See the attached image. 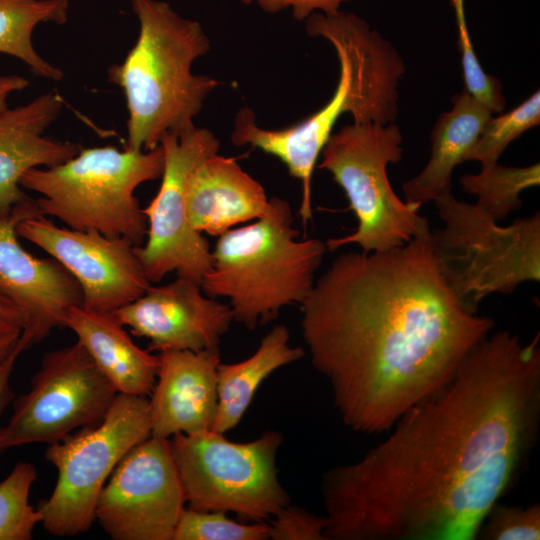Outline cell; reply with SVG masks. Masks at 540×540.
I'll use <instances>...</instances> for the list:
<instances>
[{
    "label": "cell",
    "instance_id": "7a4b0ae2",
    "mask_svg": "<svg viewBox=\"0 0 540 540\" xmlns=\"http://www.w3.org/2000/svg\"><path fill=\"white\" fill-rule=\"evenodd\" d=\"M301 306L310 361L351 430L387 432L444 387L494 321L468 310L437 267L430 231L339 255Z\"/></svg>",
    "mask_w": 540,
    "mask_h": 540
},
{
    "label": "cell",
    "instance_id": "ac0fdd59",
    "mask_svg": "<svg viewBox=\"0 0 540 540\" xmlns=\"http://www.w3.org/2000/svg\"><path fill=\"white\" fill-rule=\"evenodd\" d=\"M63 105L61 95L51 90L0 112V216L30 198L20 185L28 170L61 164L80 151L77 143L45 136Z\"/></svg>",
    "mask_w": 540,
    "mask_h": 540
},
{
    "label": "cell",
    "instance_id": "f1b7e54d",
    "mask_svg": "<svg viewBox=\"0 0 540 540\" xmlns=\"http://www.w3.org/2000/svg\"><path fill=\"white\" fill-rule=\"evenodd\" d=\"M486 540L540 538V505L507 506L497 503L485 517L478 537Z\"/></svg>",
    "mask_w": 540,
    "mask_h": 540
},
{
    "label": "cell",
    "instance_id": "d6986e66",
    "mask_svg": "<svg viewBox=\"0 0 540 540\" xmlns=\"http://www.w3.org/2000/svg\"><path fill=\"white\" fill-rule=\"evenodd\" d=\"M185 205L193 230L219 236L238 224L265 216L271 200L235 158L216 153L191 172Z\"/></svg>",
    "mask_w": 540,
    "mask_h": 540
},
{
    "label": "cell",
    "instance_id": "603a6c76",
    "mask_svg": "<svg viewBox=\"0 0 540 540\" xmlns=\"http://www.w3.org/2000/svg\"><path fill=\"white\" fill-rule=\"evenodd\" d=\"M69 5V0H0V53L21 60L36 76L61 80L64 73L38 54L32 35L41 23H66Z\"/></svg>",
    "mask_w": 540,
    "mask_h": 540
},
{
    "label": "cell",
    "instance_id": "5b68a950",
    "mask_svg": "<svg viewBox=\"0 0 540 540\" xmlns=\"http://www.w3.org/2000/svg\"><path fill=\"white\" fill-rule=\"evenodd\" d=\"M269 212L218 236L203 292L229 300L234 320L253 330L311 292L327 251L317 238L299 239L289 203L272 197Z\"/></svg>",
    "mask_w": 540,
    "mask_h": 540
},
{
    "label": "cell",
    "instance_id": "1f68e13d",
    "mask_svg": "<svg viewBox=\"0 0 540 540\" xmlns=\"http://www.w3.org/2000/svg\"><path fill=\"white\" fill-rule=\"evenodd\" d=\"M20 339V338H19ZM24 351L20 341L0 365V417L6 407L14 400L10 380L18 356Z\"/></svg>",
    "mask_w": 540,
    "mask_h": 540
},
{
    "label": "cell",
    "instance_id": "8fae6325",
    "mask_svg": "<svg viewBox=\"0 0 540 540\" xmlns=\"http://www.w3.org/2000/svg\"><path fill=\"white\" fill-rule=\"evenodd\" d=\"M117 393L78 340L47 352L30 390L14 399L13 413L0 428V452L31 443H56L98 424Z\"/></svg>",
    "mask_w": 540,
    "mask_h": 540
},
{
    "label": "cell",
    "instance_id": "484cf974",
    "mask_svg": "<svg viewBox=\"0 0 540 540\" xmlns=\"http://www.w3.org/2000/svg\"><path fill=\"white\" fill-rule=\"evenodd\" d=\"M539 122L540 93L536 91L513 110L491 117L467 152L465 161H478L481 168L498 163L507 146Z\"/></svg>",
    "mask_w": 540,
    "mask_h": 540
},
{
    "label": "cell",
    "instance_id": "d6a6232c",
    "mask_svg": "<svg viewBox=\"0 0 540 540\" xmlns=\"http://www.w3.org/2000/svg\"><path fill=\"white\" fill-rule=\"evenodd\" d=\"M22 329L23 318L19 309L0 293V335L21 333Z\"/></svg>",
    "mask_w": 540,
    "mask_h": 540
},
{
    "label": "cell",
    "instance_id": "6da1fadb",
    "mask_svg": "<svg viewBox=\"0 0 540 540\" xmlns=\"http://www.w3.org/2000/svg\"><path fill=\"white\" fill-rule=\"evenodd\" d=\"M540 336L487 335L358 460L324 473L326 540H473L540 420Z\"/></svg>",
    "mask_w": 540,
    "mask_h": 540
},
{
    "label": "cell",
    "instance_id": "9a60e30c",
    "mask_svg": "<svg viewBox=\"0 0 540 540\" xmlns=\"http://www.w3.org/2000/svg\"><path fill=\"white\" fill-rule=\"evenodd\" d=\"M42 215L35 199L16 205L0 216V293L20 311L24 351L45 339L55 328H65L69 311L82 306V291L75 278L55 259L38 258L19 242L17 224Z\"/></svg>",
    "mask_w": 540,
    "mask_h": 540
},
{
    "label": "cell",
    "instance_id": "4316f807",
    "mask_svg": "<svg viewBox=\"0 0 540 540\" xmlns=\"http://www.w3.org/2000/svg\"><path fill=\"white\" fill-rule=\"evenodd\" d=\"M269 526L265 522L239 523L219 511H198L184 508L172 540H267Z\"/></svg>",
    "mask_w": 540,
    "mask_h": 540
},
{
    "label": "cell",
    "instance_id": "7402d4cb",
    "mask_svg": "<svg viewBox=\"0 0 540 540\" xmlns=\"http://www.w3.org/2000/svg\"><path fill=\"white\" fill-rule=\"evenodd\" d=\"M289 342V329L278 324L261 339L250 357L237 363H219L218 402L212 431L225 434L236 427L261 383L277 369L305 356L301 347H292Z\"/></svg>",
    "mask_w": 540,
    "mask_h": 540
},
{
    "label": "cell",
    "instance_id": "9c48e42d",
    "mask_svg": "<svg viewBox=\"0 0 540 540\" xmlns=\"http://www.w3.org/2000/svg\"><path fill=\"white\" fill-rule=\"evenodd\" d=\"M282 441L276 430L242 443L212 430L174 434L171 451L189 508L271 519L290 503L276 468Z\"/></svg>",
    "mask_w": 540,
    "mask_h": 540
},
{
    "label": "cell",
    "instance_id": "8992f818",
    "mask_svg": "<svg viewBox=\"0 0 540 540\" xmlns=\"http://www.w3.org/2000/svg\"><path fill=\"white\" fill-rule=\"evenodd\" d=\"M163 149L119 150L114 146L81 148L77 155L51 167L28 170L22 188L40 195L35 199L42 215L75 230H96L142 245L147 220L135 190L161 178Z\"/></svg>",
    "mask_w": 540,
    "mask_h": 540
},
{
    "label": "cell",
    "instance_id": "5bb4252c",
    "mask_svg": "<svg viewBox=\"0 0 540 540\" xmlns=\"http://www.w3.org/2000/svg\"><path fill=\"white\" fill-rule=\"evenodd\" d=\"M16 232L75 278L82 291V307L87 310L114 312L139 298L151 285L136 246L126 238L60 227L45 215L23 219Z\"/></svg>",
    "mask_w": 540,
    "mask_h": 540
},
{
    "label": "cell",
    "instance_id": "30bf717a",
    "mask_svg": "<svg viewBox=\"0 0 540 540\" xmlns=\"http://www.w3.org/2000/svg\"><path fill=\"white\" fill-rule=\"evenodd\" d=\"M151 437L149 399L117 393L104 418L49 444L45 458L57 469L51 495L41 500L43 528L71 537L88 531L99 494L120 460Z\"/></svg>",
    "mask_w": 540,
    "mask_h": 540
},
{
    "label": "cell",
    "instance_id": "2e32d148",
    "mask_svg": "<svg viewBox=\"0 0 540 540\" xmlns=\"http://www.w3.org/2000/svg\"><path fill=\"white\" fill-rule=\"evenodd\" d=\"M130 332L149 340V351H202L218 348L234 320L228 304L206 295L200 283L177 276L152 286L113 312Z\"/></svg>",
    "mask_w": 540,
    "mask_h": 540
},
{
    "label": "cell",
    "instance_id": "7c38bea8",
    "mask_svg": "<svg viewBox=\"0 0 540 540\" xmlns=\"http://www.w3.org/2000/svg\"><path fill=\"white\" fill-rule=\"evenodd\" d=\"M160 146L164 154L161 184L143 208L147 241L136 246L135 252L150 283L176 272L201 285L212 266V250L203 234L188 222L185 189L191 172L219 152L220 142L209 129L195 126L180 134H165Z\"/></svg>",
    "mask_w": 540,
    "mask_h": 540
},
{
    "label": "cell",
    "instance_id": "4fadbf2b",
    "mask_svg": "<svg viewBox=\"0 0 540 540\" xmlns=\"http://www.w3.org/2000/svg\"><path fill=\"white\" fill-rule=\"evenodd\" d=\"M185 503L170 439L151 436L117 464L95 519L113 540H172Z\"/></svg>",
    "mask_w": 540,
    "mask_h": 540
},
{
    "label": "cell",
    "instance_id": "4dcf8cb0",
    "mask_svg": "<svg viewBox=\"0 0 540 540\" xmlns=\"http://www.w3.org/2000/svg\"><path fill=\"white\" fill-rule=\"evenodd\" d=\"M245 5L255 3L267 13L291 9L292 17L297 21H306L313 13L333 15L340 11V6L350 0H240Z\"/></svg>",
    "mask_w": 540,
    "mask_h": 540
},
{
    "label": "cell",
    "instance_id": "ba28073f",
    "mask_svg": "<svg viewBox=\"0 0 540 540\" xmlns=\"http://www.w3.org/2000/svg\"><path fill=\"white\" fill-rule=\"evenodd\" d=\"M401 144L395 123H353L330 135L318 168L343 189L358 224L351 234L327 240V250L357 244L364 252L386 251L430 231L421 206L401 200L390 184L387 167L401 160Z\"/></svg>",
    "mask_w": 540,
    "mask_h": 540
},
{
    "label": "cell",
    "instance_id": "3957f363",
    "mask_svg": "<svg viewBox=\"0 0 540 540\" xmlns=\"http://www.w3.org/2000/svg\"><path fill=\"white\" fill-rule=\"evenodd\" d=\"M306 32L322 37L334 47L340 75L331 99L317 112L293 126L272 130L258 125L254 112L235 120L231 140L278 158L302 185L300 206L311 207L314 168L334 125L344 113L353 123H394L398 116V85L405 73L395 47L376 29L354 13L319 12L306 19Z\"/></svg>",
    "mask_w": 540,
    "mask_h": 540
},
{
    "label": "cell",
    "instance_id": "83f0119b",
    "mask_svg": "<svg viewBox=\"0 0 540 540\" xmlns=\"http://www.w3.org/2000/svg\"><path fill=\"white\" fill-rule=\"evenodd\" d=\"M455 9L459 34V49L462 56L463 78L466 91L492 113H500L505 108L500 81L487 74L477 59L470 39L464 12V0H451Z\"/></svg>",
    "mask_w": 540,
    "mask_h": 540
},
{
    "label": "cell",
    "instance_id": "44dd1931",
    "mask_svg": "<svg viewBox=\"0 0 540 540\" xmlns=\"http://www.w3.org/2000/svg\"><path fill=\"white\" fill-rule=\"evenodd\" d=\"M431 131V153L422 171L403 184L405 201L422 206L451 193L452 172L465 161L492 112L466 90L455 94Z\"/></svg>",
    "mask_w": 540,
    "mask_h": 540
},
{
    "label": "cell",
    "instance_id": "ffe728a7",
    "mask_svg": "<svg viewBox=\"0 0 540 540\" xmlns=\"http://www.w3.org/2000/svg\"><path fill=\"white\" fill-rule=\"evenodd\" d=\"M64 327L72 330L118 393L148 396L159 369V357L134 343L113 312L72 308Z\"/></svg>",
    "mask_w": 540,
    "mask_h": 540
},
{
    "label": "cell",
    "instance_id": "836d02e7",
    "mask_svg": "<svg viewBox=\"0 0 540 540\" xmlns=\"http://www.w3.org/2000/svg\"><path fill=\"white\" fill-rule=\"evenodd\" d=\"M29 80L20 75H0V112L8 108L7 99L29 86Z\"/></svg>",
    "mask_w": 540,
    "mask_h": 540
},
{
    "label": "cell",
    "instance_id": "e575fe53",
    "mask_svg": "<svg viewBox=\"0 0 540 540\" xmlns=\"http://www.w3.org/2000/svg\"><path fill=\"white\" fill-rule=\"evenodd\" d=\"M21 333H6L0 335V365L16 347Z\"/></svg>",
    "mask_w": 540,
    "mask_h": 540
},
{
    "label": "cell",
    "instance_id": "d4e9b609",
    "mask_svg": "<svg viewBox=\"0 0 540 540\" xmlns=\"http://www.w3.org/2000/svg\"><path fill=\"white\" fill-rule=\"evenodd\" d=\"M37 470L30 462H18L0 482V540H30L41 513L29 502Z\"/></svg>",
    "mask_w": 540,
    "mask_h": 540
},
{
    "label": "cell",
    "instance_id": "52a82bcc",
    "mask_svg": "<svg viewBox=\"0 0 540 540\" xmlns=\"http://www.w3.org/2000/svg\"><path fill=\"white\" fill-rule=\"evenodd\" d=\"M434 202L443 227L430 230L432 252L446 285L468 310L477 313L491 294H510L524 282H539L538 211L501 226L452 193Z\"/></svg>",
    "mask_w": 540,
    "mask_h": 540
},
{
    "label": "cell",
    "instance_id": "e0dca14e",
    "mask_svg": "<svg viewBox=\"0 0 540 540\" xmlns=\"http://www.w3.org/2000/svg\"><path fill=\"white\" fill-rule=\"evenodd\" d=\"M150 394L151 436L170 438L211 430L217 411L219 348L159 352Z\"/></svg>",
    "mask_w": 540,
    "mask_h": 540
},
{
    "label": "cell",
    "instance_id": "f546056e",
    "mask_svg": "<svg viewBox=\"0 0 540 540\" xmlns=\"http://www.w3.org/2000/svg\"><path fill=\"white\" fill-rule=\"evenodd\" d=\"M268 526L272 540H326L324 516L290 503L272 516Z\"/></svg>",
    "mask_w": 540,
    "mask_h": 540
},
{
    "label": "cell",
    "instance_id": "277c9868",
    "mask_svg": "<svg viewBox=\"0 0 540 540\" xmlns=\"http://www.w3.org/2000/svg\"><path fill=\"white\" fill-rule=\"evenodd\" d=\"M139 23L134 46L107 70L128 111L125 149L149 151L167 133L195 127L194 118L220 82L196 75L192 65L210 50L202 25L160 0H130Z\"/></svg>",
    "mask_w": 540,
    "mask_h": 540
},
{
    "label": "cell",
    "instance_id": "cb8c5ba5",
    "mask_svg": "<svg viewBox=\"0 0 540 540\" xmlns=\"http://www.w3.org/2000/svg\"><path fill=\"white\" fill-rule=\"evenodd\" d=\"M462 190L477 197L476 205L499 222L522 206L520 194L540 184V165L508 167L498 163L466 174L459 180Z\"/></svg>",
    "mask_w": 540,
    "mask_h": 540
}]
</instances>
